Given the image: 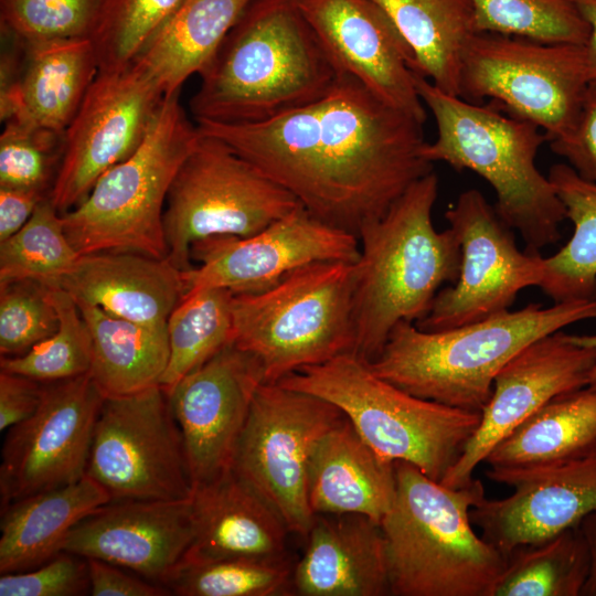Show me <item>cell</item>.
<instances>
[{
    "label": "cell",
    "mask_w": 596,
    "mask_h": 596,
    "mask_svg": "<svg viewBox=\"0 0 596 596\" xmlns=\"http://www.w3.org/2000/svg\"><path fill=\"white\" fill-rule=\"evenodd\" d=\"M294 194L315 217L359 238L433 171L423 125L341 73L318 100L251 124L195 123Z\"/></svg>",
    "instance_id": "6da1fadb"
},
{
    "label": "cell",
    "mask_w": 596,
    "mask_h": 596,
    "mask_svg": "<svg viewBox=\"0 0 596 596\" xmlns=\"http://www.w3.org/2000/svg\"><path fill=\"white\" fill-rule=\"evenodd\" d=\"M298 0H253L190 100L194 121L260 123L324 96L340 72Z\"/></svg>",
    "instance_id": "7a4b0ae2"
},
{
    "label": "cell",
    "mask_w": 596,
    "mask_h": 596,
    "mask_svg": "<svg viewBox=\"0 0 596 596\" xmlns=\"http://www.w3.org/2000/svg\"><path fill=\"white\" fill-rule=\"evenodd\" d=\"M437 195L438 177L432 171L359 234L353 353L366 362L380 355L397 323L423 319L440 287L459 276L457 235L433 223Z\"/></svg>",
    "instance_id": "3957f363"
},
{
    "label": "cell",
    "mask_w": 596,
    "mask_h": 596,
    "mask_svg": "<svg viewBox=\"0 0 596 596\" xmlns=\"http://www.w3.org/2000/svg\"><path fill=\"white\" fill-rule=\"evenodd\" d=\"M394 465L395 497L381 522L390 596H493L507 555L472 529L482 482L450 488L407 461Z\"/></svg>",
    "instance_id": "277c9868"
},
{
    "label": "cell",
    "mask_w": 596,
    "mask_h": 596,
    "mask_svg": "<svg viewBox=\"0 0 596 596\" xmlns=\"http://www.w3.org/2000/svg\"><path fill=\"white\" fill-rule=\"evenodd\" d=\"M590 318H596V300L529 304L441 331L403 321L369 364L415 396L481 412L496 375L513 356L535 340Z\"/></svg>",
    "instance_id": "5b68a950"
},
{
    "label": "cell",
    "mask_w": 596,
    "mask_h": 596,
    "mask_svg": "<svg viewBox=\"0 0 596 596\" xmlns=\"http://www.w3.org/2000/svg\"><path fill=\"white\" fill-rule=\"evenodd\" d=\"M415 84L437 128L424 157L485 179L496 192L497 213L521 234L526 252L556 243L566 210L549 175L536 167L538 152L549 141L545 132L503 114L496 103L485 106L447 94L417 73Z\"/></svg>",
    "instance_id": "8992f818"
},
{
    "label": "cell",
    "mask_w": 596,
    "mask_h": 596,
    "mask_svg": "<svg viewBox=\"0 0 596 596\" xmlns=\"http://www.w3.org/2000/svg\"><path fill=\"white\" fill-rule=\"evenodd\" d=\"M334 404L363 440L440 482L462 455L481 412L415 396L376 375L354 353L299 369L277 382Z\"/></svg>",
    "instance_id": "52a82bcc"
},
{
    "label": "cell",
    "mask_w": 596,
    "mask_h": 596,
    "mask_svg": "<svg viewBox=\"0 0 596 596\" xmlns=\"http://www.w3.org/2000/svg\"><path fill=\"white\" fill-rule=\"evenodd\" d=\"M355 263L317 262L258 294L232 296L233 342L262 364L265 383L353 353Z\"/></svg>",
    "instance_id": "ba28073f"
},
{
    "label": "cell",
    "mask_w": 596,
    "mask_h": 596,
    "mask_svg": "<svg viewBox=\"0 0 596 596\" xmlns=\"http://www.w3.org/2000/svg\"><path fill=\"white\" fill-rule=\"evenodd\" d=\"M199 137L179 93L164 97L138 149L104 173L77 206L62 214L65 234L77 253L131 252L167 258L168 192Z\"/></svg>",
    "instance_id": "9c48e42d"
},
{
    "label": "cell",
    "mask_w": 596,
    "mask_h": 596,
    "mask_svg": "<svg viewBox=\"0 0 596 596\" xmlns=\"http://www.w3.org/2000/svg\"><path fill=\"white\" fill-rule=\"evenodd\" d=\"M299 205L294 194L222 140L200 132L168 192L167 258L179 270H189L194 243L252 236Z\"/></svg>",
    "instance_id": "30bf717a"
},
{
    "label": "cell",
    "mask_w": 596,
    "mask_h": 596,
    "mask_svg": "<svg viewBox=\"0 0 596 596\" xmlns=\"http://www.w3.org/2000/svg\"><path fill=\"white\" fill-rule=\"evenodd\" d=\"M590 81L585 45L476 33L462 54L459 97L489 98L551 142L573 129Z\"/></svg>",
    "instance_id": "8fae6325"
},
{
    "label": "cell",
    "mask_w": 596,
    "mask_h": 596,
    "mask_svg": "<svg viewBox=\"0 0 596 596\" xmlns=\"http://www.w3.org/2000/svg\"><path fill=\"white\" fill-rule=\"evenodd\" d=\"M334 404L278 383H263L240 437L232 471L283 519L306 536L315 514L308 472L319 439L344 418Z\"/></svg>",
    "instance_id": "7c38bea8"
},
{
    "label": "cell",
    "mask_w": 596,
    "mask_h": 596,
    "mask_svg": "<svg viewBox=\"0 0 596 596\" xmlns=\"http://www.w3.org/2000/svg\"><path fill=\"white\" fill-rule=\"evenodd\" d=\"M86 475L110 501L191 499L182 435L160 385L104 398Z\"/></svg>",
    "instance_id": "4fadbf2b"
},
{
    "label": "cell",
    "mask_w": 596,
    "mask_h": 596,
    "mask_svg": "<svg viewBox=\"0 0 596 596\" xmlns=\"http://www.w3.org/2000/svg\"><path fill=\"white\" fill-rule=\"evenodd\" d=\"M445 217L460 245L459 276L438 291L418 329L441 331L486 319L509 310L524 288L540 286L544 257L518 247L513 230L479 190L461 192Z\"/></svg>",
    "instance_id": "5bb4252c"
},
{
    "label": "cell",
    "mask_w": 596,
    "mask_h": 596,
    "mask_svg": "<svg viewBox=\"0 0 596 596\" xmlns=\"http://www.w3.org/2000/svg\"><path fill=\"white\" fill-rule=\"evenodd\" d=\"M164 95L136 64L99 70L64 132L50 198L61 214L77 206L98 179L145 139Z\"/></svg>",
    "instance_id": "9a60e30c"
},
{
    "label": "cell",
    "mask_w": 596,
    "mask_h": 596,
    "mask_svg": "<svg viewBox=\"0 0 596 596\" xmlns=\"http://www.w3.org/2000/svg\"><path fill=\"white\" fill-rule=\"evenodd\" d=\"M104 398L91 373L43 383L35 413L7 430L0 465L1 509L86 475Z\"/></svg>",
    "instance_id": "2e32d148"
},
{
    "label": "cell",
    "mask_w": 596,
    "mask_h": 596,
    "mask_svg": "<svg viewBox=\"0 0 596 596\" xmlns=\"http://www.w3.org/2000/svg\"><path fill=\"white\" fill-rule=\"evenodd\" d=\"M190 255L199 265L182 272L184 295L207 288L226 289L233 295L258 294L312 263H355L360 242L299 205L252 236L199 241L191 246Z\"/></svg>",
    "instance_id": "e0dca14e"
},
{
    "label": "cell",
    "mask_w": 596,
    "mask_h": 596,
    "mask_svg": "<svg viewBox=\"0 0 596 596\" xmlns=\"http://www.w3.org/2000/svg\"><path fill=\"white\" fill-rule=\"evenodd\" d=\"M263 383L259 361L231 342L168 394L193 488L232 471L240 437Z\"/></svg>",
    "instance_id": "ac0fdd59"
},
{
    "label": "cell",
    "mask_w": 596,
    "mask_h": 596,
    "mask_svg": "<svg viewBox=\"0 0 596 596\" xmlns=\"http://www.w3.org/2000/svg\"><path fill=\"white\" fill-rule=\"evenodd\" d=\"M595 366L596 349L572 342L562 330L525 347L496 375L478 428L440 482L470 483L500 440L555 396L587 386Z\"/></svg>",
    "instance_id": "d6986e66"
},
{
    "label": "cell",
    "mask_w": 596,
    "mask_h": 596,
    "mask_svg": "<svg viewBox=\"0 0 596 596\" xmlns=\"http://www.w3.org/2000/svg\"><path fill=\"white\" fill-rule=\"evenodd\" d=\"M298 7L340 73L350 74L386 104L424 124L414 55L373 0H298Z\"/></svg>",
    "instance_id": "ffe728a7"
},
{
    "label": "cell",
    "mask_w": 596,
    "mask_h": 596,
    "mask_svg": "<svg viewBox=\"0 0 596 596\" xmlns=\"http://www.w3.org/2000/svg\"><path fill=\"white\" fill-rule=\"evenodd\" d=\"M485 473L513 492L499 500L483 498L470 510V519L481 536L505 555L518 545L578 525L596 511V453L555 466L489 468Z\"/></svg>",
    "instance_id": "44dd1931"
},
{
    "label": "cell",
    "mask_w": 596,
    "mask_h": 596,
    "mask_svg": "<svg viewBox=\"0 0 596 596\" xmlns=\"http://www.w3.org/2000/svg\"><path fill=\"white\" fill-rule=\"evenodd\" d=\"M193 539L191 501H109L83 518L62 551L102 560L160 584Z\"/></svg>",
    "instance_id": "7402d4cb"
},
{
    "label": "cell",
    "mask_w": 596,
    "mask_h": 596,
    "mask_svg": "<svg viewBox=\"0 0 596 596\" xmlns=\"http://www.w3.org/2000/svg\"><path fill=\"white\" fill-rule=\"evenodd\" d=\"M294 567L300 596H390L381 524L362 514H316Z\"/></svg>",
    "instance_id": "603a6c76"
},
{
    "label": "cell",
    "mask_w": 596,
    "mask_h": 596,
    "mask_svg": "<svg viewBox=\"0 0 596 596\" xmlns=\"http://www.w3.org/2000/svg\"><path fill=\"white\" fill-rule=\"evenodd\" d=\"M62 288L76 304L150 327L167 326L185 294L182 272L168 258L131 252L81 255Z\"/></svg>",
    "instance_id": "cb8c5ba5"
},
{
    "label": "cell",
    "mask_w": 596,
    "mask_h": 596,
    "mask_svg": "<svg viewBox=\"0 0 596 596\" xmlns=\"http://www.w3.org/2000/svg\"><path fill=\"white\" fill-rule=\"evenodd\" d=\"M193 539L182 557L276 558L290 533L278 513L233 471L193 488Z\"/></svg>",
    "instance_id": "d4e9b609"
},
{
    "label": "cell",
    "mask_w": 596,
    "mask_h": 596,
    "mask_svg": "<svg viewBox=\"0 0 596 596\" xmlns=\"http://www.w3.org/2000/svg\"><path fill=\"white\" fill-rule=\"evenodd\" d=\"M394 461L370 447L344 416L317 443L309 464L313 514H362L381 524L395 497Z\"/></svg>",
    "instance_id": "484cf974"
},
{
    "label": "cell",
    "mask_w": 596,
    "mask_h": 596,
    "mask_svg": "<svg viewBox=\"0 0 596 596\" xmlns=\"http://www.w3.org/2000/svg\"><path fill=\"white\" fill-rule=\"evenodd\" d=\"M23 46L25 58L18 83L0 100L1 121L19 117L65 132L99 71L94 43L91 38H79Z\"/></svg>",
    "instance_id": "4316f807"
},
{
    "label": "cell",
    "mask_w": 596,
    "mask_h": 596,
    "mask_svg": "<svg viewBox=\"0 0 596 596\" xmlns=\"http://www.w3.org/2000/svg\"><path fill=\"white\" fill-rule=\"evenodd\" d=\"M110 497L88 475L1 509L0 573L29 571L62 552L70 531Z\"/></svg>",
    "instance_id": "83f0119b"
},
{
    "label": "cell",
    "mask_w": 596,
    "mask_h": 596,
    "mask_svg": "<svg viewBox=\"0 0 596 596\" xmlns=\"http://www.w3.org/2000/svg\"><path fill=\"white\" fill-rule=\"evenodd\" d=\"M253 0H182L132 61L162 91L177 94L199 76Z\"/></svg>",
    "instance_id": "f1b7e54d"
},
{
    "label": "cell",
    "mask_w": 596,
    "mask_h": 596,
    "mask_svg": "<svg viewBox=\"0 0 596 596\" xmlns=\"http://www.w3.org/2000/svg\"><path fill=\"white\" fill-rule=\"evenodd\" d=\"M596 453V390L555 396L488 454L492 469H532L561 465Z\"/></svg>",
    "instance_id": "f546056e"
},
{
    "label": "cell",
    "mask_w": 596,
    "mask_h": 596,
    "mask_svg": "<svg viewBox=\"0 0 596 596\" xmlns=\"http://www.w3.org/2000/svg\"><path fill=\"white\" fill-rule=\"evenodd\" d=\"M391 18L415 60L416 73L459 96L462 54L473 34L470 0H373Z\"/></svg>",
    "instance_id": "4dcf8cb0"
},
{
    "label": "cell",
    "mask_w": 596,
    "mask_h": 596,
    "mask_svg": "<svg viewBox=\"0 0 596 596\" xmlns=\"http://www.w3.org/2000/svg\"><path fill=\"white\" fill-rule=\"evenodd\" d=\"M92 336L91 375L105 397L160 385L169 361L167 326L150 327L77 304Z\"/></svg>",
    "instance_id": "1f68e13d"
},
{
    "label": "cell",
    "mask_w": 596,
    "mask_h": 596,
    "mask_svg": "<svg viewBox=\"0 0 596 596\" xmlns=\"http://www.w3.org/2000/svg\"><path fill=\"white\" fill-rule=\"evenodd\" d=\"M549 178L574 232L558 252L544 257L539 287L554 302L596 300V183L579 177L567 163L552 166Z\"/></svg>",
    "instance_id": "d6a6232c"
},
{
    "label": "cell",
    "mask_w": 596,
    "mask_h": 596,
    "mask_svg": "<svg viewBox=\"0 0 596 596\" xmlns=\"http://www.w3.org/2000/svg\"><path fill=\"white\" fill-rule=\"evenodd\" d=\"M590 568L587 541L579 525L507 554L493 596H581Z\"/></svg>",
    "instance_id": "836d02e7"
},
{
    "label": "cell",
    "mask_w": 596,
    "mask_h": 596,
    "mask_svg": "<svg viewBox=\"0 0 596 596\" xmlns=\"http://www.w3.org/2000/svg\"><path fill=\"white\" fill-rule=\"evenodd\" d=\"M232 296L222 288L190 292L169 316L170 354L160 381L167 394L185 375L233 342Z\"/></svg>",
    "instance_id": "e575fe53"
},
{
    "label": "cell",
    "mask_w": 596,
    "mask_h": 596,
    "mask_svg": "<svg viewBox=\"0 0 596 596\" xmlns=\"http://www.w3.org/2000/svg\"><path fill=\"white\" fill-rule=\"evenodd\" d=\"M294 567L288 556L182 557L161 585L178 596H289Z\"/></svg>",
    "instance_id": "d590c367"
},
{
    "label": "cell",
    "mask_w": 596,
    "mask_h": 596,
    "mask_svg": "<svg viewBox=\"0 0 596 596\" xmlns=\"http://www.w3.org/2000/svg\"><path fill=\"white\" fill-rule=\"evenodd\" d=\"M79 256L49 195L17 233L0 242V285L31 280L61 288Z\"/></svg>",
    "instance_id": "8d00e7d4"
},
{
    "label": "cell",
    "mask_w": 596,
    "mask_h": 596,
    "mask_svg": "<svg viewBox=\"0 0 596 596\" xmlns=\"http://www.w3.org/2000/svg\"><path fill=\"white\" fill-rule=\"evenodd\" d=\"M477 33L586 45L588 23L571 0H470Z\"/></svg>",
    "instance_id": "74e56055"
},
{
    "label": "cell",
    "mask_w": 596,
    "mask_h": 596,
    "mask_svg": "<svg viewBox=\"0 0 596 596\" xmlns=\"http://www.w3.org/2000/svg\"><path fill=\"white\" fill-rule=\"evenodd\" d=\"M49 292L58 316L57 330L22 355L1 356V371L42 383L89 373L93 341L77 304L62 287L49 289Z\"/></svg>",
    "instance_id": "f35d334b"
},
{
    "label": "cell",
    "mask_w": 596,
    "mask_h": 596,
    "mask_svg": "<svg viewBox=\"0 0 596 596\" xmlns=\"http://www.w3.org/2000/svg\"><path fill=\"white\" fill-rule=\"evenodd\" d=\"M182 0H105L92 41L99 70L128 66Z\"/></svg>",
    "instance_id": "ab89813d"
},
{
    "label": "cell",
    "mask_w": 596,
    "mask_h": 596,
    "mask_svg": "<svg viewBox=\"0 0 596 596\" xmlns=\"http://www.w3.org/2000/svg\"><path fill=\"white\" fill-rule=\"evenodd\" d=\"M105 0H0L2 33L23 44L92 38Z\"/></svg>",
    "instance_id": "60d3db41"
},
{
    "label": "cell",
    "mask_w": 596,
    "mask_h": 596,
    "mask_svg": "<svg viewBox=\"0 0 596 596\" xmlns=\"http://www.w3.org/2000/svg\"><path fill=\"white\" fill-rule=\"evenodd\" d=\"M0 135V188L45 192L54 183L64 151V132L12 117Z\"/></svg>",
    "instance_id": "b9f144b4"
},
{
    "label": "cell",
    "mask_w": 596,
    "mask_h": 596,
    "mask_svg": "<svg viewBox=\"0 0 596 596\" xmlns=\"http://www.w3.org/2000/svg\"><path fill=\"white\" fill-rule=\"evenodd\" d=\"M58 328V316L49 288L20 280L0 285V353H26Z\"/></svg>",
    "instance_id": "7bdbcfd3"
},
{
    "label": "cell",
    "mask_w": 596,
    "mask_h": 596,
    "mask_svg": "<svg viewBox=\"0 0 596 596\" xmlns=\"http://www.w3.org/2000/svg\"><path fill=\"white\" fill-rule=\"evenodd\" d=\"M89 594L85 557L60 552L29 571L1 574L0 596H81Z\"/></svg>",
    "instance_id": "ee69618b"
},
{
    "label": "cell",
    "mask_w": 596,
    "mask_h": 596,
    "mask_svg": "<svg viewBox=\"0 0 596 596\" xmlns=\"http://www.w3.org/2000/svg\"><path fill=\"white\" fill-rule=\"evenodd\" d=\"M551 149L579 177L596 183V79L586 87L573 129L564 138L551 141Z\"/></svg>",
    "instance_id": "f6af8a7d"
},
{
    "label": "cell",
    "mask_w": 596,
    "mask_h": 596,
    "mask_svg": "<svg viewBox=\"0 0 596 596\" xmlns=\"http://www.w3.org/2000/svg\"><path fill=\"white\" fill-rule=\"evenodd\" d=\"M86 560L89 594L93 596L172 595L164 586L146 579L124 567L97 558Z\"/></svg>",
    "instance_id": "bcb514c9"
},
{
    "label": "cell",
    "mask_w": 596,
    "mask_h": 596,
    "mask_svg": "<svg viewBox=\"0 0 596 596\" xmlns=\"http://www.w3.org/2000/svg\"><path fill=\"white\" fill-rule=\"evenodd\" d=\"M43 383L31 377L0 370V430L28 419L38 409Z\"/></svg>",
    "instance_id": "7dc6e473"
},
{
    "label": "cell",
    "mask_w": 596,
    "mask_h": 596,
    "mask_svg": "<svg viewBox=\"0 0 596 596\" xmlns=\"http://www.w3.org/2000/svg\"><path fill=\"white\" fill-rule=\"evenodd\" d=\"M50 192L0 188V242L17 233Z\"/></svg>",
    "instance_id": "c3c4849f"
},
{
    "label": "cell",
    "mask_w": 596,
    "mask_h": 596,
    "mask_svg": "<svg viewBox=\"0 0 596 596\" xmlns=\"http://www.w3.org/2000/svg\"><path fill=\"white\" fill-rule=\"evenodd\" d=\"M589 26L585 45L592 79H596V0H571Z\"/></svg>",
    "instance_id": "681fc988"
},
{
    "label": "cell",
    "mask_w": 596,
    "mask_h": 596,
    "mask_svg": "<svg viewBox=\"0 0 596 596\" xmlns=\"http://www.w3.org/2000/svg\"><path fill=\"white\" fill-rule=\"evenodd\" d=\"M578 525L585 535L590 554L589 574L581 596H596V511L586 515Z\"/></svg>",
    "instance_id": "f907efd6"
},
{
    "label": "cell",
    "mask_w": 596,
    "mask_h": 596,
    "mask_svg": "<svg viewBox=\"0 0 596 596\" xmlns=\"http://www.w3.org/2000/svg\"><path fill=\"white\" fill-rule=\"evenodd\" d=\"M568 336V339L578 344V345H584V347H589V348H594L596 349V333L595 334H583V336H577V334H567ZM590 389L593 390H596V366L593 369L592 373H590V376H589V382H588V385Z\"/></svg>",
    "instance_id": "816d5d0a"
}]
</instances>
